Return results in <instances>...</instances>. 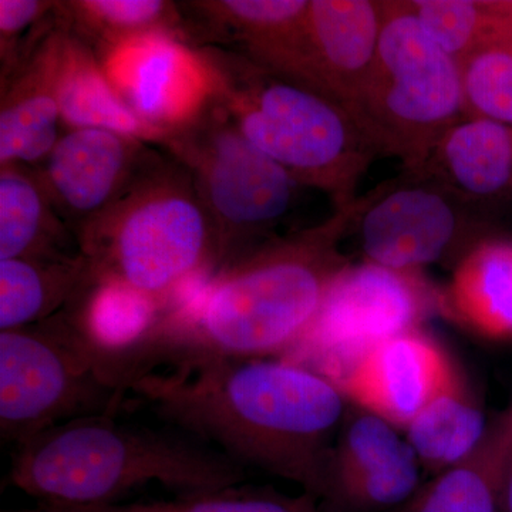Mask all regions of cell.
<instances>
[{"label":"cell","mask_w":512,"mask_h":512,"mask_svg":"<svg viewBox=\"0 0 512 512\" xmlns=\"http://www.w3.org/2000/svg\"><path fill=\"white\" fill-rule=\"evenodd\" d=\"M365 202L363 195L319 224L272 239L183 293L136 345L101 357L110 382L127 396L150 373L285 355L350 265L340 244Z\"/></svg>","instance_id":"6da1fadb"},{"label":"cell","mask_w":512,"mask_h":512,"mask_svg":"<svg viewBox=\"0 0 512 512\" xmlns=\"http://www.w3.org/2000/svg\"><path fill=\"white\" fill-rule=\"evenodd\" d=\"M128 394L168 426L238 466L322 498L348 399L326 377L288 360H224L150 373Z\"/></svg>","instance_id":"7a4b0ae2"},{"label":"cell","mask_w":512,"mask_h":512,"mask_svg":"<svg viewBox=\"0 0 512 512\" xmlns=\"http://www.w3.org/2000/svg\"><path fill=\"white\" fill-rule=\"evenodd\" d=\"M116 417L70 420L15 447L8 483L45 507L96 508L120 504L150 483L192 495L247 478L244 467L184 431Z\"/></svg>","instance_id":"3957f363"},{"label":"cell","mask_w":512,"mask_h":512,"mask_svg":"<svg viewBox=\"0 0 512 512\" xmlns=\"http://www.w3.org/2000/svg\"><path fill=\"white\" fill-rule=\"evenodd\" d=\"M211 76V99L252 146L335 208L356 201L377 156L348 110L315 90L269 72L234 50L192 46Z\"/></svg>","instance_id":"277c9868"},{"label":"cell","mask_w":512,"mask_h":512,"mask_svg":"<svg viewBox=\"0 0 512 512\" xmlns=\"http://www.w3.org/2000/svg\"><path fill=\"white\" fill-rule=\"evenodd\" d=\"M77 239L96 281L130 286L163 309L220 266L211 214L187 168L170 154Z\"/></svg>","instance_id":"5b68a950"},{"label":"cell","mask_w":512,"mask_h":512,"mask_svg":"<svg viewBox=\"0 0 512 512\" xmlns=\"http://www.w3.org/2000/svg\"><path fill=\"white\" fill-rule=\"evenodd\" d=\"M372 69L348 107L377 154L421 171L451 127L466 119L463 72L409 2H382Z\"/></svg>","instance_id":"8992f818"},{"label":"cell","mask_w":512,"mask_h":512,"mask_svg":"<svg viewBox=\"0 0 512 512\" xmlns=\"http://www.w3.org/2000/svg\"><path fill=\"white\" fill-rule=\"evenodd\" d=\"M158 147L187 168L211 214L220 241L218 269L279 238L276 228L306 188L252 146L212 99Z\"/></svg>","instance_id":"52a82bcc"},{"label":"cell","mask_w":512,"mask_h":512,"mask_svg":"<svg viewBox=\"0 0 512 512\" xmlns=\"http://www.w3.org/2000/svg\"><path fill=\"white\" fill-rule=\"evenodd\" d=\"M126 403L69 309L0 332L3 443L18 447L70 420L117 416Z\"/></svg>","instance_id":"ba28073f"},{"label":"cell","mask_w":512,"mask_h":512,"mask_svg":"<svg viewBox=\"0 0 512 512\" xmlns=\"http://www.w3.org/2000/svg\"><path fill=\"white\" fill-rule=\"evenodd\" d=\"M439 311L444 312L443 293L421 272L369 261L350 264L336 276L311 328L282 359L338 386L377 343L420 329Z\"/></svg>","instance_id":"9c48e42d"},{"label":"cell","mask_w":512,"mask_h":512,"mask_svg":"<svg viewBox=\"0 0 512 512\" xmlns=\"http://www.w3.org/2000/svg\"><path fill=\"white\" fill-rule=\"evenodd\" d=\"M476 208L429 171H406L366 195L355 227L366 261L421 272L440 262L457 265L487 239Z\"/></svg>","instance_id":"30bf717a"},{"label":"cell","mask_w":512,"mask_h":512,"mask_svg":"<svg viewBox=\"0 0 512 512\" xmlns=\"http://www.w3.org/2000/svg\"><path fill=\"white\" fill-rule=\"evenodd\" d=\"M168 158L163 148L104 128H64L35 170L74 234L100 218Z\"/></svg>","instance_id":"8fae6325"},{"label":"cell","mask_w":512,"mask_h":512,"mask_svg":"<svg viewBox=\"0 0 512 512\" xmlns=\"http://www.w3.org/2000/svg\"><path fill=\"white\" fill-rule=\"evenodd\" d=\"M97 56L123 100L164 137L194 119L211 99L204 60L178 37H146Z\"/></svg>","instance_id":"7c38bea8"},{"label":"cell","mask_w":512,"mask_h":512,"mask_svg":"<svg viewBox=\"0 0 512 512\" xmlns=\"http://www.w3.org/2000/svg\"><path fill=\"white\" fill-rule=\"evenodd\" d=\"M457 376L446 350L416 329L377 343L338 387L353 406L406 429Z\"/></svg>","instance_id":"4fadbf2b"},{"label":"cell","mask_w":512,"mask_h":512,"mask_svg":"<svg viewBox=\"0 0 512 512\" xmlns=\"http://www.w3.org/2000/svg\"><path fill=\"white\" fill-rule=\"evenodd\" d=\"M382 2L311 0L308 49L312 89L348 110L375 62Z\"/></svg>","instance_id":"5bb4252c"},{"label":"cell","mask_w":512,"mask_h":512,"mask_svg":"<svg viewBox=\"0 0 512 512\" xmlns=\"http://www.w3.org/2000/svg\"><path fill=\"white\" fill-rule=\"evenodd\" d=\"M62 20L35 52L2 77L0 165L39 167L63 134L57 97Z\"/></svg>","instance_id":"9a60e30c"},{"label":"cell","mask_w":512,"mask_h":512,"mask_svg":"<svg viewBox=\"0 0 512 512\" xmlns=\"http://www.w3.org/2000/svg\"><path fill=\"white\" fill-rule=\"evenodd\" d=\"M62 20V18H60ZM57 97L64 128H104L160 146L164 133L150 126L114 89L99 56L62 20Z\"/></svg>","instance_id":"2e32d148"},{"label":"cell","mask_w":512,"mask_h":512,"mask_svg":"<svg viewBox=\"0 0 512 512\" xmlns=\"http://www.w3.org/2000/svg\"><path fill=\"white\" fill-rule=\"evenodd\" d=\"M423 170L476 207L512 200V127L466 117L444 134Z\"/></svg>","instance_id":"e0dca14e"},{"label":"cell","mask_w":512,"mask_h":512,"mask_svg":"<svg viewBox=\"0 0 512 512\" xmlns=\"http://www.w3.org/2000/svg\"><path fill=\"white\" fill-rule=\"evenodd\" d=\"M82 255L79 239L57 214L35 168L0 167V261Z\"/></svg>","instance_id":"ac0fdd59"},{"label":"cell","mask_w":512,"mask_h":512,"mask_svg":"<svg viewBox=\"0 0 512 512\" xmlns=\"http://www.w3.org/2000/svg\"><path fill=\"white\" fill-rule=\"evenodd\" d=\"M511 463L512 417L507 410L488 427L471 456L433 476L393 512H503Z\"/></svg>","instance_id":"d6986e66"},{"label":"cell","mask_w":512,"mask_h":512,"mask_svg":"<svg viewBox=\"0 0 512 512\" xmlns=\"http://www.w3.org/2000/svg\"><path fill=\"white\" fill-rule=\"evenodd\" d=\"M444 312L478 335L512 340V242L487 238L454 268Z\"/></svg>","instance_id":"ffe728a7"},{"label":"cell","mask_w":512,"mask_h":512,"mask_svg":"<svg viewBox=\"0 0 512 512\" xmlns=\"http://www.w3.org/2000/svg\"><path fill=\"white\" fill-rule=\"evenodd\" d=\"M96 282L86 256L0 261V332L42 322L76 302Z\"/></svg>","instance_id":"44dd1931"},{"label":"cell","mask_w":512,"mask_h":512,"mask_svg":"<svg viewBox=\"0 0 512 512\" xmlns=\"http://www.w3.org/2000/svg\"><path fill=\"white\" fill-rule=\"evenodd\" d=\"M404 430L421 467L436 476L471 456L488 427L483 410L458 375Z\"/></svg>","instance_id":"7402d4cb"},{"label":"cell","mask_w":512,"mask_h":512,"mask_svg":"<svg viewBox=\"0 0 512 512\" xmlns=\"http://www.w3.org/2000/svg\"><path fill=\"white\" fill-rule=\"evenodd\" d=\"M59 9L64 25L89 43L96 55L151 36H173L185 42L183 15L178 3L69 0L59 2Z\"/></svg>","instance_id":"603a6c76"},{"label":"cell","mask_w":512,"mask_h":512,"mask_svg":"<svg viewBox=\"0 0 512 512\" xmlns=\"http://www.w3.org/2000/svg\"><path fill=\"white\" fill-rule=\"evenodd\" d=\"M421 25L463 66L495 47L512 46V0H409Z\"/></svg>","instance_id":"cb8c5ba5"},{"label":"cell","mask_w":512,"mask_h":512,"mask_svg":"<svg viewBox=\"0 0 512 512\" xmlns=\"http://www.w3.org/2000/svg\"><path fill=\"white\" fill-rule=\"evenodd\" d=\"M67 309L99 356L136 345L164 311L156 299L114 281L94 282Z\"/></svg>","instance_id":"d4e9b609"},{"label":"cell","mask_w":512,"mask_h":512,"mask_svg":"<svg viewBox=\"0 0 512 512\" xmlns=\"http://www.w3.org/2000/svg\"><path fill=\"white\" fill-rule=\"evenodd\" d=\"M90 512H325L308 493L288 495L271 487H234L208 493L177 495L173 500L77 508Z\"/></svg>","instance_id":"484cf974"},{"label":"cell","mask_w":512,"mask_h":512,"mask_svg":"<svg viewBox=\"0 0 512 512\" xmlns=\"http://www.w3.org/2000/svg\"><path fill=\"white\" fill-rule=\"evenodd\" d=\"M467 117L512 127V46L495 47L461 66Z\"/></svg>","instance_id":"4316f807"},{"label":"cell","mask_w":512,"mask_h":512,"mask_svg":"<svg viewBox=\"0 0 512 512\" xmlns=\"http://www.w3.org/2000/svg\"><path fill=\"white\" fill-rule=\"evenodd\" d=\"M503 512H512V463L504 481Z\"/></svg>","instance_id":"83f0119b"},{"label":"cell","mask_w":512,"mask_h":512,"mask_svg":"<svg viewBox=\"0 0 512 512\" xmlns=\"http://www.w3.org/2000/svg\"><path fill=\"white\" fill-rule=\"evenodd\" d=\"M8 512H90L84 510H77V508H55V507H45L37 508V510H20V511H8Z\"/></svg>","instance_id":"f1b7e54d"},{"label":"cell","mask_w":512,"mask_h":512,"mask_svg":"<svg viewBox=\"0 0 512 512\" xmlns=\"http://www.w3.org/2000/svg\"><path fill=\"white\" fill-rule=\"evenodd\" d=\"M508 410H510V413H511V416H512V406H511V407H510V409H508Z\"/></svg>","instance_id":"f546056e"}]
</instances>
